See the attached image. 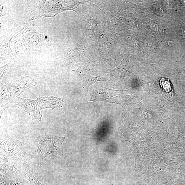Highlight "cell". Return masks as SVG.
Returning <instances> with one entry per match:
<instances>
[{
    "mask_svg": "<svg viewBox=\"0 0 185 185\" xmlns=\"http://www.w3.org/2000/svg\"><path fill=\"white\" fill-rule=\"evenodd\" d=\"M65 137L45 134L37 138L39 147L31 154L34 166H44L54 158L63 155Z\"/></svg>",
    "mask_w": 185,
    "mask_h": 185,
    "instance_id": "1",
    "label": "cell"
},
{
    "mask_svg": "<svg viewBox=\"0 0 185 185\" xmlns=\"http://www.w3.org/2000/svg\"><path fill=\"white\" fill-rule=\"evenodd\" d=\"M1 149L20 164L26 174L33 172L34 166L31 154L23 150L22 143L19 140H15L8 135L6 129L1 127Z\"/></svg>",
    "mask_w": 185,
    "mask_h": 185,
    "instance_id": "2",
    "label": "cell"
},
{
    "mask_svg": "<svg viewBox=\"0 0 185 185\" xmlns=\"http://www.w3.org/2000/svg\"><path fill=\"white\" fill-rule=\"evenodd\" d=\"M37 83L34 79L26 76L18 80L6 85L1 82V97H13L19 96L22 92L32 87L36 86Z\"/></svg>",
    "mask_w": 185,
    "mask_h": 185,
    "instance_id": "3",
    "label": "cell"
},
{
    "mask_svg": "<svg viewBox=\"0 0 185 185\" xmlns=\"http://www.w3.org/2000/svg\"><path fill=\"white\" fill-rule=\"evenodd\" d=\"M82 1H48L42 10L41 16L53 17L61 12L74 10L82 3Z\"/></svg>",
    "mask_w": 185,
    "mask_h": 185,
    "instance_id": "4",
    "label": "cell"
},
{
    "mask_svg": "<svg viewBox=\"0 0 185 185\" xmlns=\"http://www.w3.org/2000/svg\"><path fill=\"white\" fill-rule=\"evenodd\" d=\"M17 106L21 107L24 111L27 112L31 116L32 120H41L42 115L41 114V109L37 105L36 100L31 99H24L18 97Z\"/></svg>",
    "mask_w": 185,
    "mask_h": 185,
    "instance_id": "5",
    "label": "cell"
},
{
    "mask_svg": "<svg viewBox=\"0 0 185 185\" xmlns=\"http://www.w3.org/2000/svg\"><path fill=\"white\" fill-rule=\"evenodd\" d=\"M36 100L37 105L41 110L46 109H53L57 107H62L64 102L63 98H58L52 96L44 97L39 96Z\"/></svg>",
    "mask_w": 185,
    "mask_h": 185,
    "instance_id": "6",
    "label": "cell"
},
{
    "mask_svg": "<svg viewBox=\"0 0 185 185\" xmlns=\"http://www.w3.org/2000/svg\"><path fill=\"white\" fill-rule=\"evenodd\" d=\"M28 6L32 10L34 18L39 17L42 10L45 5L46 1H28Z\"/></svg>",
    "mask_w": 185,
    "mask_h": 185,
    "instance_id": "7",
    "label": "cell"
},
{
    "mask_svg": "<svg viewBox=\"0 0 185 185\" xmlns=\"http://www.w3.org/2000/svg\"><path fill=\"white\" fill-rule=\"evenodd\" d=\"M18 101L17 96L13 97H1V117L6 108L11 109L17 106Z\"/></svg>",
    "mask_w": 185,
    "mask_h": 185,
    "instance_id": "8",
    "label": "cell"
},
{
    "mask_svg": "<svg viewBox=\"0 0 185 185\" xmlns=\"http://www.w3.org/2000/svg\"><path fill=\"white\" fill-rule=\"evenodd\" d=\"M29 178V180L31 185H45V184H42L38 179H36L34 176V173H31L27 175Z\"/></svg>",
    "mask_w": 185,
    "mask_h": 185,
    "instance_id": "9",
    "label": "cell"
},
{
    "mask_svg": "<svg viewBox=\"0 0 185 185\" xmlns=\"http://www.w3.org/2000/svg\"><path fill=\"white\" fill-rule=\"evenodd\" d=\"M10 66L9 65H7L1 68V80L3 77L8 70H9Z\"/></svg>",
    "mask_w": 185,
    "mask_h": 185,
    "instance_id": "10",
    "label": "cell"
}]
</instances>
